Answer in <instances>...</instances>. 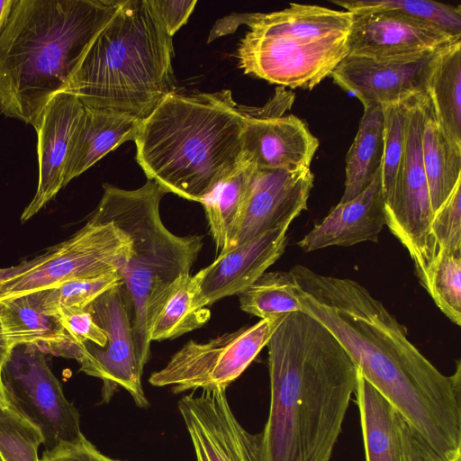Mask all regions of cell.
Wrapping results in <instances>:
<instances>
[{"mask_svg":"<svg viewBox=\"0 0 461 461\" xmlns=\"http://www.w3.org/2000/svg\"><path fill=\"white\" fill-rule=\"evenodd\" d=\"M267 347L270 405L258 461H330L355 393L357 365L305 312L287 313Z\"/></svg>","mask_w":461,"mask_h":461,"instance_id":"2","label":"cell"},{"mask_svg":"<svg viewBox=\"0 0 461 461\" xmlns=\"http://www.w3.org/2000/svg\"><path fill=\"white\" fill-rule=\"evenodd\" d=\"M43 436L38 427L10 408L0 405V458L2 461H41Z\"/></svg>","mask_w":461,"mask_h":461,"instance_id":"34","label":"cell"},{"mask_svg":"<svg viewBox=\"0 0 461 461\" xmlns=\"http://www.w3.org/2000/svg\"><path fill=\"white\" fill-rule=\"evenodd\" d=\"M0 405L8 406L0 378Z\"/></svg>","mask_w":461,"mask_h":461,"instance_id":"43","label":"cell"},{"mask_svg":"<svg viewBox=\"0 0 461 461\" xmlns=\"http://www.w3.org/2000/svg\"><path fill=\"white\" fill-rule=\"evenodd\" d=\"M14 348L10 345L2 324L1 317H0V378H1V371L4 364L7 360L12 349Z\"/></svg>","mask_w":461,"mask_h":461,"instance_id":"41","label":"cell"},{"mask_svg":"<svg viewBox=\"0 0 461 461\" xmlns=\"http://www.w3.org/2000/svg\"><path fill=\"white\" fill-rule=\"evenodd\" d=\"M194 276L182 274L152 300L147 325L150 342L172 339L203 326L210 310Z\"/></svg>","mask_w":461,"mask_h":461,"instance_id":"22","label":"cell"},{"mask_svg":"<svg viewBox=\"0 0 461 461\" xmlns=\"http://www.w3.org/2000/svg\"><path fill=\"white\" fill-rule=\"evenodd\" d=\"M0 461H2L1 458H0Z\"/></svg>","mask_w":461,"mask_h":461,"instance_id":"44","label":"cell"},{"mask_svg":"<svg viewBox=\"0 0 461 461\" xmlns=\"http://www.w3.org/2000/svg\"><path fill=\"white\" fill-rule=\"evenodd\" d=\"M121 0H14L0 29V113L38 130Z\"/></svg>","mask_w":461,"mask_h":461,"instance_id":"3","label":"cell"},{"mask_svg":"<svg viewBox=\"0 0 461 461\" xmlns=\"http://www.w3.org/2000/svg\"><path fill=\"white\" fill-rule=\"evenodd\" d=\"M59 317L69 338L77 343L86 341L104 348L107 337L104 330L95 321L90 312L85 308L81 310L62 311Z\"/></svg>","mask_w":461,"mask_h":461,"instance_id":"36","label":"cell"},{"mask_svg":"<svg viewBox=\"0 0 461 461\" xmlns=\"http://www.w3.org/2000/svg\"><path fill=\"white\" fill-rule=\"evenodd\" d=\"M352 19L348 11L295 3L240 14L250 30L239 44V66L271 84L312 90L348 55Z\"/></svg>","mask_w":461,"mask_h":461,"instance_id":"6","label":"cell"},{"mask_svg":"<svg viewBox=\"0 0 461 461\" xmlns=\"http://www.w3.org/2000/svg\"><path fill=\"white\" fill-rule=\"evenodd\" d=\"M303 312L330 330L362 375L438 454L461 456V368L443 375L358 282L296 265Z\"/></svg>","mask_w":461,"mask_h":461,"instance_id":"1","label":"cell"},{"mask_svg":"<svg viewBox=\"0 0 461 461\" xmlns=\"http://www.w3.org/2000/svg\"><path fill=\"white\" fill-rule=\"evenodd\" d=\"M131 248L130 237L110 220L92 214L68 240L50 248L49 257L32 270L0 285V298L59 286L77 279L119 271Z\"/></svg>","mask_w":461,"mask_h":461,"instance_id":"10","label":"cell"},{"mask_svg":"<svg viewBox=\"0 0 461 461\" xmlns=\"http://www.w3.org/2000/svg\"><path fill=\"white\" fill-rule=\"evenodd\" d=\"M381 170L371 185L348 202H339L323 221L297 242L304 252L330 246L377 242L385 221Z\"/></svg>","mask_w":461,"mask_h":461,"instance_id":"20","label":"cell"},{"mask_svg":"<svg viewBox=\"0 0 461 461\" xmlns=\"http://www.w3.org/2000/svg\"><path fill=\"white\" fill-rule=\"evenodd\" d=\"M289 226L266 231L222 254L194 275L207 304L240 294L285 252Z\"/></svg>","mask_w":461,"mask_h":461,"instance_id":"19","label":"cell"},{"mask_svg":"<svg viewBox=\"0 0 461 461\" xmlns=\"http://www.w3.org/2000/svg\"><path fill=\"white\" fill-rule=\"evenodd\" d=\"M384 128L383 106L364 108L357 135L346 156L345 190L340 202H348L361 194L381 170Z\"/></svg>","mask_w":461,"mask_h":461,"instance_id":"26","label":"cell"},{"mask_svg":"<svg viewBox=\"0 0 461 461\" xmlns=\"http://www.w3.org/2000/svg\"><path fill=\"white\" fill-rule=\"evenodd\" d=\"M427 95L443 132L461 147V41L440 52L428 82Z\"/></svg>","mask_w":461,"mask_h":461,"instance_id":"27","label":"cell"},{"mask_svg":"<svg viewBox=\"0 0 461 461\" xmlns=\"http://www.w3.org/2000/svg\"><path fill=\"white\" fill-rule=\"evenodd\" d=\"M413 96L398 103L382 105L384 110V128L381 177L385 203H387L392 197L402 158L409 111Z\"/></svg>","mask_w":461,"mask_h":461,"instance_id":"32","label":"cell"},{"mask_svg":"<svg viewBox=\"0 0 461 461\" xmlns=\"http://www.w3.org/2000/svg\"><path fill=\"white\" fill-rule=\"evenodd\" d=\"M41 461H121L102 454L85 436L45 451Z\"/></svg>","mask_w":461,"mask_h":461,"instance_id":"39","label":"cell"},{"mask_svg":"<svg viewBox=\"0 0 461 461\" xmlns=\"http://www.w3.org/2000/svg\"><path fill=\"white\" fill-rule=\"evenodd\" d=\"M298 292L299 286L291 271L265 272L238 294L240 307L260 319L303 312Z\"/></svg>","mask_w":461,"mask_h":461,"instance_id":"29","label":"cell"},{"mask_svg":"<svg viewBox=\"0 0 461 461\" xmlns=\"http://www.w3.org/2000/svg\"><path fill=\"white\" fill-rule=\"evenodd\" d=\"M352 14L389 11L405 14L461 38V5L428 0H352L331 1Z\"/></svg>","mask_w":461,"mask_h":461,"instance_id":"30","label":"cell"},{"mask_svg":"<svg viewBox=\"0 0 461 461\" xmlns=\"http://www.w3.org/2000/svg\"><path fill=\"white\" fill-rule=\"evenodd\" d=\"M287 314V313H286ZM286 314L261 319L252 326L224 333L206 342L189 340L162 369L152 373L153 386L188 390L227 388L267 346Z\"/></svg>","mask_w":461,"mask_h":461,"instance_id":"9","label":"cell"},{"mask_svg":"<svg viewBox=\"0 0 461 461\" xmlns=\"http://www.w3.org/2000/svg\"><path fill=\"white\" fill-rule=\"evenodd\" d=\"M425 95L423 93L411 98L404 150L392 197L384 207L385 225L409 252L423 287L437 256L431 235L434 212L421 150Z\"/></svg>","mask_w":461,"mask_h":461,"instance_id":"8","label":"cell"},{"mask_svg":"<svg viewBox=\"0 0 461 461\" xmlns=\"http://www.w3.org/2000/svg\"><path fill=\"white\" fill-rule=\"evenodd\" d=\"M166 32L173 35L186 23L196 0H149Z\"/></svg>","mask_w":461,"mask_h":461,"instance_id":"38","label":"cell"},{"mask_svg":"<svg viewBox=\"0 0 461 461\" xmlns=\"http://www.w3.org/2000/svg\"><path fill=\"white\" fill-rule=\"evenodd\" d=\"M258 168L243 159L202 200L209 230L217 250L227 245Z\"/></svg>","mask_w":461,"mask_h":461,"instance_id":"28","label":"cell"},{"mask_svg":"<svg viewBox=\"0 0 461 461\" xmlns=\"http://www.w3.org/2000/svg\"><path fill=\"white\" fill-rule=\"evenodd\" d=\"M310 167L258 169L222 254L274 229L289 226L303 211L313 186Z\"/></svg>","mask_w":461,"mask_h":461,"instance_id":"14","label":"cell"},{"mask_svg":"<svg viewBox=\"0 0 461 461\" xmlns=\"http://www.w3.org/2000/svg\"><path fill=\"white\" fill-rule=\"evenodd\" d=\"M50 248L32 259L23 260L16 266L0 268V285L6 280L26 273L42 263L50 255Z\"/></svg>","mask_w":461,"mask_h":461,"instance_id":"40","label":"cell"},{"mask_svg":"<svg viewBox=\"0 0 461 461\" xmlns=\"http://www.w3.org/2000/svg\"><path fill=\"white\" fill-rule=\"evenodd\" d=\"M13 4L14 0H0V29L7 17Z\"/></svg>","mask_w":461,"mask_h":461,"instance_id":"42","label":"cell"},{"mask_svg":"<svg viewBox=\"0 0 461 461\" xmlns=\"http://www.w3.org/2000/svg\"><path fill=\"white\" fill-rule=\"evenodd\" d=\"M86 309L105 332L107 342L104 348L84 342L86 355L80 371L104 382V400L108 401L116 387H122L138 407H147L141 383L143 367L133 343L132 303L124 282L102 294Z\"/></svg>","mask_w":461,"mask_h":461,"instance_id":"12","label":"cell"},{"mask_svg":"<svg viewBox=\"0 0 461 461\" xmlns=\"http://www.w3.org/2000/svg\"><path fill=\"white\" fill-rule=\"evenodd\" d=\"M461 38L434 24L402 14L375 11L353 14L348 55L372 59L420 54L447 47Z\"/></svg>","mask_w":461,"mask_h":461,"instance_id":"16","label":"cell"},{"mask_svg":"<svg viewBox=\"0 0 461 461\" xmlns=\"http://www.w3.org/2000/svg\"><path fill=\"white\" fill-rule=\"evenodd\" d=\"M461 181L434 212L431 235L438 254L461 256Z\"/></svg>","mask_w":461,"mask_h":461,"instance_id":"35","label":"cell"},{"mask_svg":"<svg viewBox=\"0 0 461 461\" xmlns=\"http://www.w3.org/2000/svg\"><path fill=\"white\" fill-rule=\"evenodd\" d=\"M46 354L29 345L14 347L1 371L10 408L38 427L45 451L84 437L79 413L67 400Z\"/></svg>","mask_w":461,"mask_h":461,"instance_id":"11","label":"cell"},{"mask_svg":"<svg viewBox=\"0 0 461 461\" xmlns=\"http://www.w3.org/2000/svg\"><path fill=\"white\" fill-rule=\"evenodd\" d=\"M196 461H258L259 433L251 434L232 412L225 388L203 390L178 402Z\"/></svg>","mask_w":461,"mask_h":461,"instance_id":"15","label":"cell"},{"mask_svg":"<svg viewBox=\"0 0 461 461\" xmlns=\"http://www.w3.org/2000/svg\"><path fill=\"white\" fill-rule=\"evenodd\" d=\"M245 119L230 90L174 92L142 120L137 162L167 194L201 203L242 161Z\"/></svg>","mask_w":461,"mask_h":461,"instance_id":"4","label":"cell"},{"mask_svg":"<svg viewBox=\"0 0 461 461\" xmlns=\"http://www.w3.org/2000/svg\"><path fill=\"white\" fill-rule=\"evenodd\" d=\"M84 104L68 92L56 94L46 105L36 131L39 181L36 193L25 207L21 221L38 213L65 187V169L77 123Z\"/></svg>","mask_w":461,"mask_h":461,"instance_id":"17","label":"cell"},{"mask_svg":"<svg viewBox=\"0 0 461 461\" xmlns=\"http://www.w3.org/2000/svg\"><path fill=\"white\" fill-rule=\"evenodd\" d=\"M423 109L422 161L432 210L436 212L461 181V147L451 142L443 132L427 92Z\"/></svg>","mask_w":461,"mask_h":461,"instance_id":"25","label":"cell"},{"mask_svg":"<svg viewBox=\"0 0 461 461\" xmlns=\"http://www.w3.org/2000/svg\"><path fill=\"white\" fill-rule=\"evenodd\" d=\"M0 317L13 348L29 345L46 355L61 357L70 339L60 318L45 313L32 293L0 298Z\"/></svg>","mask_w":461,"mask_h":461,"instance_id":"23","label":"cell"},{"mask_svg":"<svg viewBox=\"0 0 461 461\" xmlns=\"http://www.w3.org/2000/svg\"><path fill=\"white\" fill-rule=\"evenodd\" d=\"M142 120L84 105L75 128L65 169V186L107 153L134 140Z\"/></svg>","mask_w":461,"mask_h":461,"instance_id":"21","label":"cell"},{"mask_svg":"<svg viewBox=\"0 0 461 461\" xmlns=\"http://www.w3.org/2000/svg\"><path fill=\"white\" fill-rule=\"evenodd\" d=\"M172 37L149 0H121L63 92L85 106L146 119L176 92Z\"/></svg>","mask_w":461,"mask_h":461,"instance_id":"5","label":"cell"},{"mask_svg":"<svg viewBox=\"0 0 461 461\" xmlns=\"http://www.w3.org/2000/svg\"><path fill=\"white\" fill-rule=\"evenodd\" d=\"M122 282V276L115 271L94 278L71 280L57 287L32 293L45 313L59 316L62 311L86 308L102 294Z\"/></svg>","mask_w":461,"mask_h":461,"instance_id":"31","label":"cell"},{"mask_svg":"<svg viewBox=\"0 0 461 461\" xmlns=\"http://www.w3.org/2000/svg\"><path fill=\"white\" fill-rule=\"evenodd\" d=\"M449 321L461 325V256L438 254L424 287Z\"/></svg>","mask_w":461,"mask_h":461,"instance_id":"33","label":"cell"},{"mask_svg":"<svg viewBox=\"0 0 461 461\" xmlns=\"http://www.w3.org/2000/svg\"><path fill=\"white\" fill-rule=\"evenodd\" d=\"M400 431L404 461H461V456L446 457L436 452L402 416Z\"/></svg>","mask_w":461,"mask_h":461,"instance_id":"37","label":"cell"},{"mask_svg":"<svg viewBox=\"0 0 461 461\" xmlns=\"http://www.w3.org/2000/svg\"><path fill=\"white\" fill-rule=\"evenodd\" d=\"M445 48L393 58L348 55L330 77L364 108L398 103L427 92L429 77Z\"/></svg>","mask_w":461,"mask_h":461,"instance_id":"13","label":"cell"},{"mask_svg":"<svg viewBox=\"0 0 461 461\" xmlns=\"http://www.w3.org/2000/svg\"><path fill=\"white\" fill-rule=\"evenodd\" d=\"M242 158L258 169L310 167L319 140L294 114L265 116L244 109Z\"/></svg>","mask_w":461,"mask_h":461,"instance_id":"18","label":"cell"},{"mask_svg":"<svg viewBox=\"0 0 461 461\" xmlns=\"http://www.w3.org/2000/svg\"><path fill=\"white\" fill-rule=\"evenodd\" d=\"M103 187V196L93 213L114 222L131 241L130 255L118 272L132 303L133 343L144 368L150 355L149 304L178 276L190 273L203 247V237L178 236L165 226L159 203L167 192L153 180L148 179L134 190L110 184Z\"/></svg>","mask_w":461,"mask_h":461,"instance_id":"7","label":"cell"},{"mask_svg":"<svg viewBox=\"0 0 461 461\" xmlns=\"http://www.w3.org/2000/svg\"><path fill=\"white\" fill-rule=\"evenodd\" d=\"M366 461H404L400 413L359 372L355 387Z\"/></svg>","mask_w":461,"mask_h":461,"instance_id":"24","label":"cell"}]
</instances>
